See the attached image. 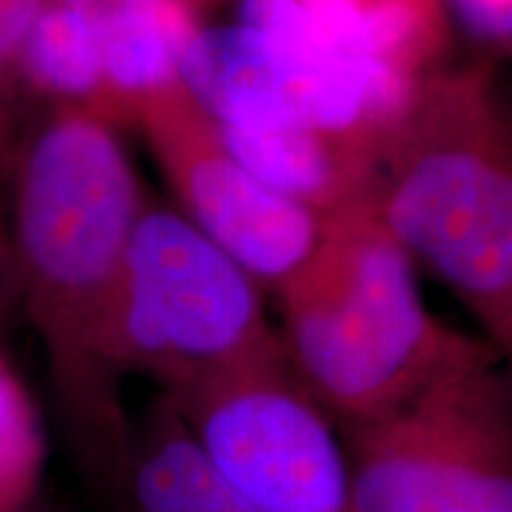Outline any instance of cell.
<instances>
[{
  "mask_svg": "<svg viewBox=\"0 0 512 512\" xmlns=\"http://www.w3.org/2000/svg\"><path fill=\"white\" fill-rule=\"evenodd\" d=\"M8 183L22 311L46 351L64 446L88 494L124 512L133 420L114 311L143 190L117 126L79 107H48L24 126Z\"/></svg>",
  "mask_w": 512,
  "mask_h": 512,
  "instance_id": "obj_1",
  "label": "cell"
},
{
  "mask_svg": "<svg viewBox=\"0 0 512 512\" xmlns=\"http://www.w3.org/2000/svg\"><path fill=\"white\" fill-rule=\"evenodd\" d=\"M373 221L512 351L510 126L484 69L430 72L377 152Z\"/></svg>",
  "mask_w": 512,
  "mask_h": 512,
  "instance_id": "obj_2",
  "label": "cell"
},
{
  "mask_svg": "<svg viewBox=\"0 0 512 512\" xmlns=\"http://www.w3.org/2000/svg\"><path fill=\"white\" fill-rule=\"evenodd\" d=\"M275 297L287 366L335 427L394 411L491 347L427 311L413 259L373 219L328 223Z\"/></svg>",
  "mask_w": 512,
  "mask_h": 512,
  "instance_id": "obj_3",
  "label": "cell"
},
{
  "mask_svg": "<svg viewBox=\"0 0 512 512\" xmlns=\"http://www.w3.org/2000/svg\"><path fill=\"white\" fill-rule=\"evenodd\" d=\"M494 347L380 418L335 427L356 512H512V394Z\"/></svg>",
  "mask_w": 512,
  "mask_h": 512,
  "instance_id": "obj_4",
  "label": "cell"
},
{
  "mask_svg": "<svg viewBox=\"0 0 512 512\" xmlns=\"http://www.w3.org/2000/svg\"><path fill=\"white\" fill-rule=\"evenodd\" d=\"M114 354L124 375L169 389L285 351L259 285L185 216L145 202L121 264Z\"/></svg>",
  "mask_w": 512,
  "mask_h": 512,
  "instance_id": "obj_5",
  "label": "cell"
},
{
  "mask_svg": "<svg viewBox=\"0 0 512 512\" xmlns=\"http://www.w3.org/2000/svg\"><path fill=\"white\" fill-rule=\"evenodd\" d=\"M211 465L261 512H356L332 420L287 358L162 389Z\"/></svg>",
  "mask_w": 512,
  "mask_h": 512,
  "instance_id": "obj_6",
  "label": "cell"
},
{
  "mask_svg": "<svg viewBox=\"0 0 512 512\" xmlns=\"http://www.w3.org/2000/svg\"><path fill=\"white\" fill-rule=\"evenodd\" d=\"M136 126L143 128L185 219L256 285L278 292L309 264L328 223L268 188L230 155L214 121L183 86L145 105Z\"/></svg>",
  "mask_w": 512,
  "mask_h": 512,
  "instance_id": "obj_7",
  "label": "cell"
},
{
  "mask_svg": "<svg viewBox=\"0 0 512 512\" xmlns=\"http://www.w3.org/2000/svg\"><path fill=\"white\" fill-rule=\"evenodd\" d=\"M216 131L230 155L261 183L302 204L325 223L373 219L377 169L373 147L302 124L216 126Z\"/></svg>",
  "mask_w": 512,
  "mask_h": 512,
  "instance_id": "obj_8",
  "label": "cell"
},
{
  "mask_svg": "<svg viewBox=\"0 0 512 512\" xmlns=\"http://www.w3.org/2000/svg\"><path fill=\"white\" fill-rule=\"evenodd\" d=\"M304 72L306 64L271 36L238 22L200 29L185 50L178 81L216 126L266 128L299 124Z\"/></svg>",
  "mask_w": 512,
  "mask_h": 512,
  "instance_id": "obj_9",
  "label": "cell"
},
{
  "mask_svg": "<svg viewBox=\"0 0 512 512\" xmlns=\"http://www.w3.org/2000/svg\"><path fill=\"white\" fill-rule=\"evenodd\" d=\"M200 29L192 0H105L95 114L112 126L136 124L145 105L181 86L178 69Z\"/></svg>",
  "mask_w": 512,
  "mask_h": 512,
  "instance_id": "obj_10",
  "label": "cell"
},
{
  "mask_svg": "<svg viewBox=\"0 0 512 512\" xmlns=\"http://www.w3.org/2000/svg\"><path fill=\"white\" fill-rule=\"evenodd\" d=\"M124 512H261L226 482L159 394L131 427Z\"/></svg>",
  "mask_w": 512,
  "mask_h": 512,
  "instance_id": "obj_11",
  "label": "cell"
},
{
  "mask_svg": "<svg viewBox=\"0 0 512 512\" xmlns=\"http://www.w3.org/2000/svg\"><path fill=\"white\" fill-rule=\"evenodd\" d=\"M102 5L91 8L67 0L43 3L17 55L22 93L38 95L48 107L98 112L102 98Z\"/></svg>",
  "mask_w": 512,
  "mask_h": 512,
  "instance_id": "obj_12",
  "label": "cell"
},
{
  "mask_svg": "<svg viewBox=\"0 0 512 512\" xmlns=\"http://www.w3.org/2000/svg\"><path fill=\"white\" fill-rule=\"evenodd\" d=\"M43 456L34 403L0 354V512H53L43 498Z\"/></svg>",
  "mask_w": 512,
  "mask_h": 512,
  "instance_id": "obj_13",
  "label": "cell"
},
{
  "mask_svg": "<svg viewBox=\"0 0 512 512\" xmlns=\"http://www.w3.org/2000/svg\"><path fill=\"white\" fill-rule=\"evenodd\" d=\"M46 0H0V183L8 181L12 159L22 138L17 55L24 36Z\"/></svg>",
  "mask_w": 512,
  "mask_h": 512,
  "instance_id": "obj_14",
  "label": "cell"
},
{
  "mask_svg": "<svg viewBox=\"0 0 512 512\" xmlns=\"http://www.w3.org/2000/svg\"><path fill=\"white\" fill-rule=\"evenodd\" d=\"M467 24L489 41L510 38V0H456Z\"/></svg>",
  "mask_w": 512,
  "mask_h": 512,
  "instance_id": "obj_15",
  "label": "cell"
},
{
  "mask_svg": "<svg viewBox=\"0 0 512 512\" xmlns=\"http://www.w3.org/2000/svg\"><path fill=\"white\" fill-rule=\"evenodd\" d=\"M22 311V294H19V275L15 256L8 238H0V330L5 323Z\"/></svg>",
  "mask_w": 512,
  "mask_h": 512,
  "instance_id": "obj_16",
  "label": "cell"
},
{
  "mask_svg": "<svg viewBox=\"0 0 512 512\" xmlns=\"http://www.w3.org/2000/svg\"><path fill=\"white\" fill-rule=\"evenodd\" d=\"M192 3H195V5H197V3H200V0H192Z\"/></svg>",
  "mask_w": 512,
  "mask_h": 512,
  "instance_id": "obj_17",
  "label": "cell"
}]
</instances>
